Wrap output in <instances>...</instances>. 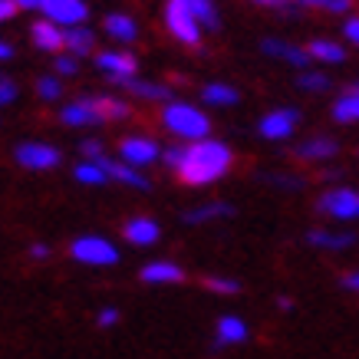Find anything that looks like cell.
Segmentation results:
<instances>
[{
	"label": "cell",
	"mask_w": 359,
	"mask_h": 359,
	"mask_svg": "<svg viewBox=\"0 0 359 359\" xmlns=\"http://www.w3.org/2000/svg\"><path fill=\"white\" fill-rule=\"evenodd\" d=\"M231 168H234L231 145L208 135V139L185 142L182 145V162H178L175 175L188 188H208V185H215V182H221Z\"/></svg>",
	"instance_id": "6da1fadb"
},
{
	"label": "cell",
	"mask_w": 359,
	"mask_h": 359,
	"mask_svg": "<svg viewBox=\"0 0 359 359\" xmlns=\"http://www.w3.org/2000/svg\"><path fill=\"white\" fill-rule=\"evenodd\" d=\"M162 126L168 135H175L178 142H198L211 135V116L195 102L185 99H172L162 106Z\"/></svg>",
	"instance_id": "7a4b0ae2"
},
{
	"label": "cell",
	"mask_w": 359,
	"mask_h": 359,
	"mask_svg": "<svg viewBox=\"0 0 359 359\" xmlns=\"http://www.w3.org/2000/svg\"><path fill=\"white\" fill-rule=\"evenodd\" d=\"M162 20H165V30H168V36H172L175 43L191 46V50L201 46L205 30H201V23L195 20V13H191V7H188V0H165Z\"/></svg>",
	"instance_id": "3957f363"
},
{
	"label": "cell",
	"mask_w": 359,
	"mask_h": 359,
	"mask_svg": "<svg viewBox=\"0 0 359 359\" xmlns=\"http://www.w3.org/2000/svg\"><path fill=\"white\" fill-rule=\"evenodd\" d=\"M69 257L86 267H116L119 264V248L102 234H79L69 241Z\"/></svg>",
	"instance_id": "277c9868"
},
{
	"label": "cell",
	"mask_w": 359,
	"mask_h": 359,
	"mask_svg": "<svg viewBox=\"0 0 359 359\" xmlns=\"http://www.w3.org/2000/svg\"><path fill=\"white\" fill-rule=\"evenodd\" d=\"M13 162L20 165V168H27V172H53V168L63 165V152L56 145H50V142L30 139L13 149Z\"/></svg>",
	"instance_id": "5b68a950"
},
{
	"label": "cell",
	"mask_w": 359,
	"mask_h": 359,
	"mask_svg": "<svg viewBox=\"0 0 359 359\" xmlns=\"http://www.w3.org/2000/svg\"><path fill=\"white\" fill-rule=\"evenodd\" d=\"M93 63L112 86H119L122 79L139 76V56L129 50H99V53H93Z\"/></svg>",
	"instance_id": "8992f818"
},
{
	"label": "cell",
	"mask_w": 359,
	"mask_h": 359,
	"mask_svg": "<svg viewBox=\"0 0 359 359\" xmlns=\"http://www.w3.org/2000/svg\"><path fill=\"white\" fill-rule=\"evenodd\" d=\"M116 158L126 165H132V168H149V165H155L158 158H162V145L152 139V135H126V139H119V145H116Z\"/></svg>",
	"instance_id": "52a82bcc"
},
{
	"label": "cell",
	"mask_w": 359,
	"mask_h": 359,
	"mask_svg": "<svg viewBox=\"0 0 359 359\" xmlns=\"http://www.w3.org/2000/svg\"><path fill=\"white\" fill-rule=\"evenodd\" d=\"M316 211L337 221H356L359 218V191L353 188H327L323 195L316 198Z\"/></svg>",
	"instance_id": "ba28073f"
},
{
	"label": "cell",
	"mask_w": 359,
	"mask_h": 359,
	"mask_svg": "<svg viewBox=\"0 0 359 359\" xmlns=\"http://www.w3.org/2000/svg\"><path fill=\"white\" fill-rule=\"evenodd\" d=\"M300 119H304V116H300V109H294V106L271 109L257 122V135L267 142H287V139H294V132L300 129Z\"/></svg>",
	"instance_id": "9c48e42d"
},
{
	"label": "cell",
	"mask_w": 359,
	"mask_h": 359,
	"mask_svg": "<svg viewBox=\"0 0 359 359\" xmlns=\"http://www.w3.org/2000/svg\"><path fill=\"white\" fill-rule=\"evenodd\" d=\"M60 126H66V129H96V126H102L93 96H76L73 102H63L60 106Z\"/></svg>",
	"instance_id": "30bf717a"
},
{
	"label": "cell",
	"mask_w": 359,
	"mask_h": 359,
	"mask_svg": "<svg viewBox=\"0 0 359 359\" xmlns=\"http://www.w3.org/2000/svg\"><path fill=\"white\" fill-rule=\"evenodd\" d=\"M40 17L53 20L56 27H79V23L89 20V4L86 0H46Z\"/></svg>",
	"instance_id": "8fae6325"
},
{
	"label": "cell",
	"mask_w": 359,
	"mask_h": 359,
	"mask_svg": "<svg viewBox=\"0 0 359 359\" xmlns=\"http://www.w3.org/2000/svg\"><path fill=\"white\" fill-rule=\"evenodd\" d=\"M337 155H339V139H333V135H310V139L297 142L290 149V158H297V162H330Z\"/></svg>",
	"instance_id": "7c38bea8"
},
{
	"label": "cell",
	"mask_w": 359,
	"mask_h": 359,
	"mask_svg": "<svg viewBox=\"0 0 359 359\" xmlns=\"http://www.w3.org/2000/svg\"><path fill=\"white\" fill-rule=\"evenodd\" d=\"M119 89L126 93V96L132 99H139V102H172L175 96V89L168 86V83H155V79H142V76H132V79H122Z\"/></svg>",
	"instance_id": "4fadbf2b"
},
{
	"label": "cell",
	"mask_w": 359,
	"mask_h": 359,
	"mask_svg": "<svg viewBox=\"0 0 359 359\" xmlns=\"http://www.w3.org/2000/svg\"><path fill=\"white\" fill-rule=\"evenodd\" d=\"M261 50H264L267 56H273V60H280V63H287V66H294V69H300V73H304L306 66L313 63L304 46L290 43V40H277V36H264V40H261Z\"/></svg>",
	"instance_id": "5bb4252c"
},
{
	"label": "cell",
	"mask_w": 359,
	"mask_h": 359,
	"mask_svg": "<svg viewBox=\"0 0 359 359\" xmlns=\"http://www.w3.org/2000/svg\"><path fill=\"white\" fill-rule=\"evenodd\" d=\"M122 238L129 241L132 248H152L162 238V224L155 218H149V215H135V218H129L122 224Z\"/></svg>",
	"instance_id": "9a60e30c"
},
{
	"label": "cell",
	"mask_w": 359,
	"mask_h": 359,
	"mask_svg": "<svg viewBox=\"0 0 359 359\" xmlns=\"http://www.w3.org/2000/svg\"><path fill=\"white\" fill-rule=\"evenodd\" d=\"M185 277H188L185 267L168 261V257H162V261H149L139 271V280L149 283V287H172V283H182Z\"/></svg>",
	"instance_id": "2e32d148"
},
{
	"label": "cell",
	"mask_w": 359,
	"mask_h": 359,
	"mask_svg": "<svg viewBox=\"0 0 359 359\" xmlns=\"http://www.w3.org/2000/svg\"><path fill=\"white\" fill-rule=\"evenodd\" d=\"M96 162L106 168L109 182H119V185L135 188V191H152V182H149V178H145L139 168H132V165L119 162V158H112V155H102V158H96Z\"/></svg>",
	"instance_id": "e0dca14e"
},
{
	"label": "cell",
	"mask_w": 359,
	"mask_h": 359,
	"mask_svg": "<svg viewBox=\"0 0 359 359\" xmlns=\"http://www.w3.org/2000/svg\"><path fill=\"white\" fill-rule=\"evenodd\" d=\"M248 337H250L248 323H244L238 313H224L218 323H215V343H211V349L218 353V349H224V346H241V343H248Z\"/></svg>",
	"instance_id": "ac0fdd59"
},
{
	"label": "cell",
	"mask_w": 359,
	"mask_h": 359,
	"mask_svg": "<svg viewBox=\"0 0 359 359\" xmlns=\"http://www.w3.org/2000/svg\"><path fill=\"white\" fill-rule=\"evenodd\" d=\"M30 43H33V50H40V53H50V56L63 53V27H56V23L46 20V17L33 20Z\"/></svg>",
	"instance_id": "d6986e66"
},
{
	"label": "cell",
	"mask_w": 359,
	"mask_h": 359,
	"mask_svg": "<svg viewBox=\"0 0 359 359\" xmlns=\"http://www.w3.org/2000/svg\"><path fill=\"white\" fill-rule=\"evenodd\" d=\"M234 211H238V208L228 205V201H205V205H198V208H188L185 215H182V221H185L188 228H201V224H215V221L234 218Z\"/></svg>",
	"instance_id": "ffe728a7"
},
{
	"label": "cell",
	"mask_w": 359,
	"mask_h": 359,
	"mask_svg": "<svg viewBox=\"0 0 359 359\" xmlns=\"http://www.w3.org/2000/svg\"><path fill=\"white\" fill-rule=\"evenodd\" d=\"M102 33L109 36L112 43L129 46L139 40V23H135V17H129V13H106V17H102Z\"/></svg>",
	"instance_id": "44dd1931"
},
{
	"label": "cell",
	"mask_w": 359,
	"mask_h": 359,
	"mask_svg": "<svg viewBox=\"0 0 359 359\" xmlns=\"http://www.w3.org/2000/svg\"><path fill=\"white\" fill-rule=\"evenodd\" d=\"M63 50L73 53L76 60H86V56L96 53V30L89 23H79V27H66L63 30Z\"/></svg>",
	"instance_id": "7402d4cb"
},
{
	"label": "cell",
	"mask_w": 359,
	"mask_h": 359,
	"mask_svg": "<svg viewBox=\"0 0 359 359\" xmlns=\"http://www.w3.org/2000/svg\"><path fill=\"white\" fill-rule=\"evenodd\" d=\"M306 244L316 250H349L356 248V234L353 231H323V228H313L306 231Z\"/></svg>",
	"instance_id": "603a6c76"
},
{
	"label": "cell",
	"mask_w": 359,
	"mask_h": 359,
	"mask_svg": "<svg viewBox=\"0 0 359 359\" xmlns=\"http://www.w3.org/2000/svg\"><path fill=\"white\" fill-rule=\"evenodd\" d=\"M93 102H96V112H99V119H102V126H106V122H126V119H132V102H126L122 96L99 93V96H93Z\"/></svg>",
	"instance_id": "cb8c5ba5"
},
{
	"label": "cell",
	"mask_w": 359,
	"mask_h": 359,
	"mask_svg": "<svg viewBox=\"0 0 359 359\" xmlns=\"http://www.w3.org/2000/svg\"><path fill=\"white\" fill-rule=\"evenodd\" d=\"M198 96H201L205 106H218V109H228V106H238L241 102V93L231 83H205Z\"/></svg>",
	"instance_id": "d4e9b609"
},
{
	"label": "cell",
	"mask_w": 359,
	"mask_h": 359,
	"mask_svg": "<svg viewBox=\"0 0 359 359\" xmlns=\"http://www.w3.org/2000/svg\"><path fill=\"white\" fill-rule=\"evenodd\" d=\"M306 53H310V60H316V63H327V66H339L346 63V50L337 43V40H310V43L304 46Z\"/></svg>",
	"instance_id": "484cf974"
},
{
	"label": "cell",
	"mask_w": 359,
	"mask_h": 359,
	"mask_svg": "<svg viewBox=\"0 0 359 359\" xmlns=\"http://www.w3.org/2000/svg\"><path fill=\"white\" fill-rule=\"evenodd\" d=\"M330 116L339 122V126H353V122H359V93L356 89H343L337 96V102H333V109H330Z\"/></svg>",
	"instance_id": "4316f807"
},
{
	"label": "cell",
	"mask_w": 359,
	"mask_h": 359,
	"mask_svg": "<svg viewBox=\"0 0 359 359\" xmlns=\"http://www.w3.org/2000/svg\"><path fill=\"white\" fill-rule=\"evenodd\" d=\"M73 182H79V185H86V188H102V185H109V175H106V168L99 162L83 158V162L73 165Z\"/></svg>",
	"instance_id": "83f0119b"
},
{
	"label": "cell",
	"mask_w": 359,
	"mask_h": 359,
	"mask_svg": "<svg viewBox=\"0 0 359 359\" xmlns=\"http://www.w3.org/2000/svg\"><path fill=\"white\" fill-rule=\"evenodd\" d=\"M188 7L195 13V20L201 23L205 33H218L221 30V11L215 0H188Z\"/></svg>",
	"instance_id": "f1b7e54d"
},
{
	"label": "cell",
	"mask_w": 359,
	"mask_h": 359,
	"mask_svg": "<svg viewBox=\"0 0 359 359\" xmlns=\"http://www.w3.org/2000/svg\"><path fill=\"white\" fill-rule=\"evenodd\" d=\"M201 287L211 290V294H218V297H238L241 290H244V283L241 280H234V277H218V273L201 277Z\"/></svg>",
	"instance_id": "f546056e"
},
{
	"label": "cell",
	"mask_w": 359,
	"mask_h": 359,
	"mask_svg": "<svg viewBox=\"0 0 359 359\" xmlns=\"http://www.w3.org/2000/svg\"><path fill=\"white\" fill-rule=\"evenodd\" d=\"M33 93L40 96V102H60L63 99V79L56 76V73H46V76L36 79Z\"/></svg>",
	"instance_id": "4dcf8cb0"
},
{
	"label": "cell",
	"mask_w": 359,
	"mask_h": 359,
	"mask_svg": "<svg viewBox=\"0 0 359 359\" xmlns=\"http://www.w3.org/2000/svg\"><path fill=\"white\" fill-rule=\"evenodd\" d=\"M297 89H304V93H313V96H320V93H330V89H333V79H330L327 73L304 69V73L297 76Z\"/></svg>",
	"instance_id": "1f68e13d"
},
{
	"label": "cell",
	"mask_w": 359,
	"mask_h": 359,
	"mask_svg": "<svg viewBox=\"0 0 359 359\" xmlns=\"http://www.w3.org/2000/svg\"><path fill=\"white\" fill-rule=\"evenodd\" d=\"M304 11H316V13H330V17H346L349 7H353V0H297Z\"/></svg>",
	"instance_id": "d6a6232c"
},
{
	"label": "cell",
	"mask_w": 359,
	"mask_h": 359,
	"mask_svg": "<svg viewBox=\"0 0 359 359\" xmlns=\"http://www.w3.org/2000/svg\"><path fill=\"white\" fill-rule=\"evenodd\" d=\"M261 182H267V185H273V188H283V191H300V188H306V178H300V175H283V172H264Z\"/></svg>",
	"instance_id": "836d02e7"
},
{
	"label": "cell",
	"mask_w": 359,
	"mask_h": 359,
	"mask_svg": "<svg viewBox=\"0 0 359 359\" xmlns=\"http://www.w3.org/2000/svg\"><path fill=\"white\" fill-rule=\"evenodd\" d=\"M250 4L267 7V11H277V13H283V17H290V20H297V17H304V13H306L297 0H250Z\"/></svg>",
	"instance_id": "e575fe53"
},
{
	"label": "cell",
	"mask_w": 359,
	"mask_h": 359,
	"mask_svg": "<svg viewBox=\"0 0 359 359\" xmlns=\"http://www.w3.org/2000/svg\"><path fill=\"white\" fill-rule=\"evenodd\" d=\"M79 63H83V60H76V56L73 53H56L53 56V73L60 79H73V76H79Z\"/></svg>",
	"instance_id": "d590c367"
},
{
	"label": "cell",
	"mask_w": 359,
	"mask_h": 359,
	"mask_svg": "<svg viewBox=\"0 0 359 359\" xmlns=\"http://www.w3.org/2000/svg\"><path fill=\"white\" fill-rule=\"evenodd\" d=\"M17 96H20V86H17L11 76H4V73H0V109L13 106V102H17Z\"/></svg>",
	"instance_id": "8d00e7d4"
},
{
	"label": "cell",
	"mask_w": 359,
	"mask_h": 359,
	"mask_svg": "<svg viewBox=\"0 0 359 359\" xmlns=\"http://www.w3.org/2000/svg\"><path fill=\"white\" fill-rule=\"evenodd\" d=\"M79 155H83V158H89V162H96V158H102V155H106V145H102V139L86 135V139H79Z\"/></svg>",
	"instance_id": "74e56055"
},
{
	"label": "cell",
	"mask_w": 359,
	"mask_h": 359,
	"mask_svg": "<svg viewBox=\"0 0 359 359\" xmlns=\"http://www.w3.org/2000/svg\"><path fill=\"white\" fill-rule=\"evenodd\" d=\"M27 257H30V261H36V264H43V261H50V257H53V248H50L46 241H33L30 248H27Z\"/></svg>",
	"instance_id": "f35d334b"
},
{
	"label": "cell",
	"mask_w": 359,
	"mask_h": 359,
	"mask_svg": "<svg viewBox=\"0 0 359 359\" xmlns=\"http://www.w3.org/2000/svg\"><path fill=\"white\" fill-rule=\"evenodd\" d=\"M119 310H116V306H102V310H99L96 313V327L99 330H112L116 327V323H119Z\"/></svg>",
	"instance_id": "ab89813d"
},
{
	"label": "cell",
	"mask_w": 359,
	"mask_h": 359,
	"mask_svg": "<svg viewBox=\"0 0 359 359\" xmlns=\"http://www.w3.org/2000/svg\"><path fill=\"white\" fill-rule=\"evenodd\" d=\"M343 40L359 46V17H346V20H343Z\"/></svg>",
	"instance_id": "60d3db41"
},
{
	"label": "cell",
	"mask_w": 359,
	"mask_h": 359,
	"mask_svg": "<svg viewBox=\"0 0 359 359\" xmlns=\"http://www.w3.org/2000/svg\"><path fill=\"white\" fill-rule=\"evenodd\" d=\"M13 4H17V11L20 13H40L46 0H13Z\"/></svg>",
	"instance_id": "b9f144b4"
},
{
	"label": "cell",
	"mask_w": 359,
	"mask_h": 359,
	"mask_svg": "<svg viewBox=\"0 0 359 359\" xmlns=\"http://www.w3.org/2000/svg\"><path fill=\"white\" fill-rule=\"evenodd\" d=\"M17 4H13V0H0V23H11L13 17H17Z\"/></svg>",
	"instance_id": "7bdbcfd3"
},
{
	"label": "cell",
	"mask_w": 359,
	"mask_h": 359,
	"mask_svg": "<svg viewBox=\"0 0 359 359\" xmlns=\"http://www.w3.org/2000/svg\"><path fill=\"white\" fill-rule=\"evenodd\" d=\"M339 283L346 287V290H353V294H359V271H349L339 277Z\"/></svg>",
	"instance_id": "ee69618b"
},
{
	"label": "cell",
	"mask_w": 359,
	"mask_h": 359,
	"mask_svg": "<svg viewBox=\"0 0 359 359\" xmlns=\"http://www.w3.org/2000/svg\"><path fill=\"white\" fill-rule=\"evenodd\" d=\"M320 178H323V182H339V178H343V168H323Z\"/></svg>",
	"instance_id": "f6af8a7d"
},
{
	"label": "cell",
	"mask_w": 359,
	"mask_h": 359,
	"mask_svg": "<svg viewBox=\"0 0 359 359\" xmlns=\"http://www.w3.org/2000/svg\"><path fill=\"white\" fill-rule=\"evenodd\" d=\"M7 60H13V46L7 40H0V63H7Z\"/></svg>",
	"instance_id": "bcb514c9"
},
{
	"label": "cell",
	"mask_w": 359,
	"mask_h": 359,
	"mask_svg": "<svg viewBox=\"0 0 359 359\" xmlns=\"http://www.w3.org/2000/svg\"><path fill=\"white\" fill-rule=\"evenodd\" d=\"M277 306H280V310H294V300H290V297H277Z\"/></svg>",
	"instance_id": "7dc6e473"
},
{
	"label": "cell",
	"mask_w": 359,
	"mask_h": 359,
	"mask_svg": "<svg viewBox=\"0 0 359 359\" xmlns=\"http://www.w3.org/2000/svg\"><path fill=\"white\" fill-rule=\"evenodd\" d=\"M349 89H356V93H359V79H356V83H353V86H349Z\"/></svg>",
	"instance_id": "c3c4849f"
}]
</instances>
